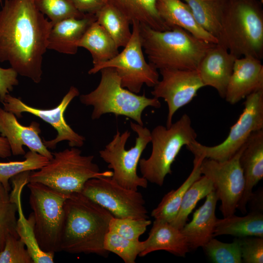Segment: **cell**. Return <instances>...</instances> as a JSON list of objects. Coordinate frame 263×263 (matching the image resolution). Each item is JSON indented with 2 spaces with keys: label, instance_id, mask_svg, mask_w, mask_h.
Segmentation results:
<instances>
[{
  "label": "cell",
  "instance_id": "obj_1",
  "mask_svg": "<svg viewBox=\"0 0 263 263\" xmlns=\"http://www.w3.org/2000/svg\"><path fill=\"white\" fill-rule=\"evenodd\" d=\"M53 23L34 0H5L0 9V62L38 83Z\"/></svg>",
  "mask_w": 263,
  "mask_h": 263
},
{
  "label": "cell",
  "instance_id": "obj_2",
  "mask_svg": "<svg viewBox=\"0 0 263 263\" xmlns=\"http://www.w3.org/2000/svg\"><path fill=\"white\" fill-rule=\"evenodd\" d=\"M64 211L60 251L108 256L103 244L112 213L81 192L70 194Z\"/></svg>",
  "mask_w": 263,
  "mask_h": 263
},
{
  "label": "cell",
  "instance_id": "obj_3",
  "mask_svg": "<svg viewBox=\"0 0 263 263\" xmlns=\"http://www.w3.org/2000/svg\"><path fill=\"white\" fill-rule=\"evenodd\" d=\"M139 32L149 62L159 70H197L203 57L215 45L179 27L158 31L139 23Z\"/></svg>",
  "mask_w": 263,
  "mask_h": 263
},
{
  "label": "cell",
  "instance_id": "obj_4",
  "mask_svg": "<svg viewBox=\"0 0 263 263\" xmlns=\"http://www.w3.org/2000/svg\"><path fill=\"white\" fill-rule=\"evenodd\" d=\"M218 44L237 57H263V10L258 0H227Z\"/></svg>",
  "mask_w": 263,
  "mask_h": 263
},
{
  "label": "cell",
  "instance_id": "obj_5",
  "mask_svg": "<svg viewBox=\"0 0 263 263\" xmlns=\"http://www.w3.org/2000/svg\"><path fill=\"white\" fill-rule=\"evenodd\" d=\"M76 147L52 153L53 157L37 171L31 172L29 183H39L63 193L81 192L89 179L111 177L112 171H100L93 155L85 156Z\"/></svg>",
  "mask_w": 263,
  "mask_h": 263
},
{
  "label": "cell",
  "instance_id": "obj_6",
  "mask_svg": "<svg viewBox=\"0 0 263 263\" xmlns=\"http://www.w3.org/2000/svg\"><path fill=\"white\" fill-rule=\"evenodd\" d=\"M101 79L97 87L91 92L79 96L86 106H93L91 117L99 119L103 114L113 113L123 115L143 126L142 113L148 107L160 108L161 103L156 97L140 95L121 86L120 78L115 69L106 67L101 69Z\"/></svg>",
  "mask_w": 263,
  "mask_h": 263
},
{
  "label": "cell",
  "instance_id": "obj_7",
  "mask_svg": "<svg viewBox=\"0 0 263 263\" xmlns=\"http://www.w3.org/2000/svg\"><path fill=\"white\" fill-rule=\"evenodd\" d=\"M150 136L151 154L148 159L140 158L138 165L142 177L162 186L166 176L171 173V165L181 149L195 140L197 133L190 117L185 113L169 128L155 127Z\"/></svg>",
  "mask_w": 263,
  "mask_h": 263
},
{
  "label": "cell",
  "instance_id": "obj_8",
  "mask_svg": "<svg viewBox=\"0 0 263 263\" xmlns=\"http://www.w3.org/2000/svg\"><path fill=\"white\" fill-rule=\"evenodd\" d=\"M30 193L29 204L35 221V233L44 251H60V244L64 221V204L70 195L44 184H27Z\"/></svg>",
  "mask_w": 263,
  "mask_h": 263
},
{
  "label": "cell",
  "instance_id": "obj_9",
  "mask_svg": "<svg viewBox=\"0 0 263 263\" xmlns=\"http://www.w3.org/2000/svg\"><path fill=\"white\" fill-rule=\"evenodd\" d=\"M131 129L137 134L135 145L126 150L125 145L131 132L121 134L118 131L113 140L99 151L100 157L113 169L112 178L119 185L128 189L138 190L139 187L147 188L148 182L137 173L141 154L151 141L150 131L138 124L130 122Z\"/></svg>",
  "mask_w": 263,
  "mask_h": 263
},
{
  "label": "cell",
  "instance_id": "obj_10",
  "mask_svg": "<svg viewBox=\"0 0 263 263\" xmlns=\"http://www.w3.org/2000/svg\"><path fill=\"white\" fill-rule=\"evenodd\" d=\"M262 129H263V90L254 92L245 97L242 113L231 127L227 137L223 142L214 146H207L195 140L186 147L194 156L224 161L235 155L252 132Z\"/></svg>",
  "mask_w": 263,
  "mask_h": 263
},
{
  "label": "cell",
  "instance_id": "obj_11",
  "mask_svg": "<svg viewBox=\"0 0 263 263\" xmlns=\"http://www.w3.org/2000/svg\"><path fill=\"white\" fill-rule=\"evenodd\" d=\"M131 38L123 50L112 59L93 66L88 71L95 74L106 67L115 69L120 78L121 86L138 94L144 84L153 87L159 81L157 69L148 63L143 54L139 32V22H132Z\"/></svg>",
  "mask_w": 263,
  "mask_h": 263
},
{
  "label": "cell",
  "instance_id": "obj_12",
  "mask_svg": "<svg viewBox=\"0 0 263 263\" xmlns=\"http://www.w3.org/2000/svg\"><path fill=\"white\" fill-rule=\"evenodd\" d=\"M81 193L119 218L149 219L142 194L124 188L111 177L88 180Z\"/></svg>",
  "mask_w": 263,
  "mask_h": 263
},
{
  "label": "cell",
  "instance_id": "obj_13",
  "mask_svg": "<svg viewBox=\"0 0 263 263\" xmlns=\"http://www.w3.org/2000/svg\"><path fill=\"white\" fill-rule=\"evenodd\" d=\"M244 145L228 160L204 158L201 164V174L211 181L221 201L220 210L224 217L235 214L244 191V178L240 163Z\"/></svg>",
  "mask_w": 263,
  "mask_h": 263
},
{
  "label": "cell",
  "instance_id": "obj_14",
  "mask_svg": "<svg viewBox=\"0 0 263 263\" xmlns=\"http://www.w3.org/2000/svg\"><path fill=\"white\" fill-rule=\"evenodd\" d=\"M79 95L78 89L72 86L59 104L51 109L31 107L10 94L6 95L2 103L3 109L14 113L16 117L21 118L23 113H31L50 124L56 131L57 136L54 139L42 140L47 149H55L57 144L62 141H67L71 147H81L84 143L85 138L75 132L67 124L64 117L65 111L69 104Z\"/></svg>",
  "mask_w": 263,
  "mask_h": 263
},
{
  "label": "cell",
  "instance_id": "obj_15",
  "mask_svg": "<svg viewBox=\"0 0 263 263\" xmlns=\"http://www.w3.org/2000/svg\"><path fill=\"white\" fill-rule=\"evenodd\" d=\"M162 79L153 87L151 94L157 98H162L167 102L168 114L166 127L172 124L176 111L188 104L204 87L197 70H160Z\"/></svg>",
  "mask_w": 263,
  "mask_h": 263
},
{
  "label": "cell",
  "instance_id": "obj_16",
  "mask_svg": "<svg viewBox=\"0 0 263 263\" xmlns=\"http://www.w3.org/2000/svg\"><path fill=\"white\" fill-rule=\"evenodd\" d=\"M40 132L38 123L33 121L29 126H23L14 113L0 107V133L7 139L13 155H24L23 146H26L30 150L51 159L52 152L44 145L39 135Z\"/></svg>",
  "mask_w": 263,
  "mask_h": 263
},
{
  "label": "cell",
  "instance_id": "obj_17",
  "mask_svg": "<svg viewBox=\"0 0 263 263\" xmlns=\"http://www.w3.org/2000/svg\"><path fill=\"white\" fill-rule=\"evenodd\" d=\"M252 56L237 58L225 94L226 102L234 105L256 91L263 90V65Z\"/></svg>",
  "mask_w": 263,
  "mask_h": 263
},
{
  "label": "cell",
  "instance_id": "obj_18",
  "mask_svg": "<svg viewBox=\"0 0 263 263\" xmlns=\"http://www.w3.org/2000/svg\"><path fill=\"white\" fill-rule=\"evenodd\" d=\"M30 173L25 171L12 179L13 189L10 193L11 200L18 208V218L16 231L19 238L24 242L33 263H53L55 253L45 252L40 247L35 233V221L32 212L26 218L23 212L21 205V193L23 187L28 183Z\"/></svg>",
  "mask_w": 263,
  "mask_h": 263
},
{
  "label": "cell",
  "instance_id": "obj_19",
  "mask_svg": "<svg viewBox=\"0 0 263 263\" xmlns=\"http://www.w3.org/2000/svg\"><path fill=\"white\" fill-rule=\"evenodd\" d=\"M237 58L224 46L215 44L203 57L197 69L204 87L214 88L224 98Z\"/></svg>",
  "mask_w": 263,
  "mask_h": 263
},
{
  "label": "cell",
  "instance_id": "obj_20",
  "mask_svg": "<svg viewBox=\"0 0 263 263\" xmlns=\"http://www.w3.org/2000/svg\"><path fill=\"white\" fill-rule=\"evenodd\" d=\"M245 186L237 209L246 212V205L253 195L254 187L263 178V129L252 132L244 144L240 157Z\"/></svg>",
  "mask_w": 263,
  "mask_h": 263
},
{
  "label": "cell",
  "instance_id": "obj_21",
  "mask_svg": "<svg viewBox=\"0 0 263 263\" xmlns=\"http://www.w3.org/2000/svg\"><path fill=\"white\" fill-rule=\"evenodd\" d=\"M158 13L169 29L179 27L206 42L217 44V38L197 21L189 6L182 0H156Z\"/></svg>",
  "mask_w": 263,
  "mask_h": 263
},
{
  "label": "cell",
  "instance_id": "obj_22",
  "mask_svg": "<svg viewBox=\"0 0 263 263\" xmlns=\"http://www.w3.org/2000/svg\"><path fill=\"white\" fill-rule=\"evenodd\" d=\"M218 200L215 191L210 192L206 196L203 205L194 212L191 221L187 223L181 230L190 249L203 247L214 237L217 219L215 211Z\"/></svg>",
  "mask_w": 263,
  "mask_h": 263
},
{
  "label": "cell",
  "instance_id": "obj_23",
  "mask_svg": "<svg viewBox=\"0 0 263 263\" xmlns=\"http://www.w3.org/2000/svg\"><path fill=\"white\" fill-rule=\"evenodd\" d=\"M96 20L95 14H86L82 18H69L56 23L49 35L47 49L67 55L75 54L78 42Z\"/></svg>",
  "mask_w": 263,
  "mask_h": 263
},
{
  "label": "cell",
  "instance_id": "obj_24",
  "mask_svg": "<svg viewBox=\"0 0 263 263\" xmlns=\"http://www.w3.org/2000/svg\"><path fill=\"white\" fill-rule=\"evenodd\" d=\"M143 241L144 248L139 257H144L154 251L165 250L184 257L190 249L181 230L164 221L155 220L148 238Z\"/></svg>",
  "mask_w": 263,
  "mask_h": 263
},
{
  "label": "cell",
  "instance_id": "obj_25",
  "mask_svg": "<svg viewBox=\"0 0 263 263\" xmlns=\"http://www.w3.org/2000/svg\"><path fill=\"white\" fill-rule=\"evenodd\" d=\"M77 45L89 51L93 66L108 61L119 53V48L113 39L96 20L88 28Z\"/></svg>",
  "mask_w": 263,
  "mask_h": 263
},
{
  "label": "cell",
  "instance_id": "obj_26",
  "mask_svg": "<svg viewBox=\"0 0 263 263\" xmlns=\"http://www.w3.org/2000/svg\"><path fill=\"white\" fill-rule=\"evenodd\" d=\"M229 235L237 238L255 236L263 238V214L261 211L252 210L244 216L234 214L217 219L214 237Z\"/></svg>",
  "mask_w": 263,
  "mask_h": 263
},
{
  "label": "cell",
  "instance_id": "obj_27",
  "mask_svg": "<svg viewBox=\"0 0 263 263\" xmlns=\"http://www.w3.org/2000/svg\"><path fill=\"white\" fill-rule=\"evenodd\" d=\"M130 21H137L155 30H170L157 12L156 0H108Z\"/></svg>",
  "mask_w": 263,
  "mask_h": 263
},
{
  "label": "cell",
  "instance_id": "obj_28",
  "mask_svg": "<svg viewBox=\"0 0 263 263\" xmlns=\"http://www.w3.org/2000/svg\"><path fill=\"white\" fill-rule=\"evenodd\" d=\"M204 158L194 156L192 170L182 185L175 190H171L162 198L160 203L151 212L155 220L171 223L176 217L184 195L191 184L201 176V164Z\"/></svg>",
  "mask_w": 263,
  "mask_h": 263
},
{
  "label": "cell",
  "instance_id": "obj_29",
  "mask_svg": "<svg viewBox=\"0 0 263 263\" xmlns=\"http://www.w3.org/2000/svg\"><path fill=\"white\" fill-rule=\"evenodd\" d=\"M96 21L113 39L117 46L124 47L130 40L131 24L128 19L108 0L95 14Z\"/></svg>",
  "mask_w": 263,
  "mask_h": 263
},
{
  "label": "cell",
  "instance_id": "obj_30",
  "mask_svg": "<svg viewBox=\"0 0 263 263\" xmlns=\"http://www.w3.org/2000/svg\"><path fill=\"white\" fill-rule=\"evenodd\" d=\"M183 0L189 6L199 23L217 38L227 0Z\"/></svg>",
  "mask_w": 263,
  "mask_h": 263
},
{
  "label": "cell",
  "instance_id": "obj_31",
  "mask_svg": "<svg viewBox=\"0 0 263 263\" xmlns=\"http://www.w3.org/2000/svg\"><path fill=\"white\" fill-rule=\"evenodd\" d=\"M214 190V188L211 181L206 176H201L185 192L178 214L170 224L181 230L198 202Z\"/></svg>",
  "mask_w": 263,
  "mask_h": 263
},
{
  "label": "cell",
  "instance_id": "obj_32",
  "mask_svg": "<svg viewBox=\"0 0 263 263\" xmlns=\"http://www.w3.org/2000/svg\"><path fill=\"white\" fill-rule=\"evenodd\" d=\"M22 161L0 162V183L8 191L11 187L9 180L24 171L38 170L47 164L49 159L35 151H28Z\"/></svg>",
  "mask_w": 263,
  "mask_h": 263
},
{
  "label": "cell",
  "instance_id": "obj_33",
  "mask_svg": "<svg viewBox=\"0 0 263 263\" xmlns=\"http://www.w3.org/2000/svg\"><path fill=\"white\" fill-rule=\"evenodd\" d=\"M104 248L119 256L125 263H135L144 248V241L130 240L109 231L104 240Z\"/></svg>",
  "mask_w": 263,
  "mask_h": 263
},
{
  "label": "cell",
  "instance_id": "obj_34",
  "mask_svg": "<svg viewBox=\"0 0 263 263\" xmlns=\"http://www.w3.org/2000/svg\"><path fill=\"white\" fill-rule=\"evenodd\" d=\"M17 213V205L11 200L9 192L0 183V252L9 236H18L16 231Z\"/></svg>",
  "mask_w": 263,
  "mask_h": 263
},
{
  "label": "cell",
  "instance_id": "obj_35",
  "mask_svg": "<svg viewBox=\"0 0 263 263\" xmlns=\"http://www.w3.org/2000/svg\"><path fill=\"white\" fill-rule=\"evenodd\" d=\"M202 248L208 258L213 263H242L239 238L236 237L231 243H226L213 237Z\"/></svg>",
  "mask_w": 263,
  "mask_h": 263
},
{
  "label": "cell",
  "instance_id": "obj_36",
  "mask_svg": "<svg viewBox=\"0 0 263 263\" xmlns=\"http://www.w3.org/2000/svg\"><path fill=\"white\" fill-rule=\"evenodd\" d=\"M37 9L53 24L69 18H82L86 14L77 10L70 0H34Z\"/></svg>",
  "mask_w": 263,
  "mask_h": 263
},
{
  "label": "cell",
  "instance_id": "obj_37",
  "mask_svg": "<svg viewBox=\"0 0 263 263\" xmlns=\"http://www.w3.org/2000/svg\"><path fill=\"white\" fill-rule=\"evenodd\" d=\"M151 223L149 219L119 218L113 217L109 224V230L125 238L139 240Z\"/></svg>",
  "mask_w": 263,
  "mask_h": 263
},
{
  "label": "cell",
  "instance_id": "obj_38",
  "mask_svg": "<svg viewBox=\"0 0 263 263\" xmlns=\"http://www.w3.org/2000/svg\"><path fill=\"white\" fill-rule=\"evenodd\" d=\"M25 244L18 236H9L0 252V263H33Z\"/></svg>",
  "mask_w": 263,
  "mask_h": 263
},
{
  "label": "cell",
  "instance_id": "obj_39",
  "mask_svg": "<svg viewBox=\"0 0 263 263\" xmlns=\"http://www.w3.org/2000/svg\"><path fill=\"white\" fill-rule=\"evenodd\" d=\"M242 263H263V238L255 236L239 238Z\"/></svg>",
  "mask_w": 263,
  "mask_h": 263
},
{
  "label": "cell",
  "instance_id": "obj_40",
  "mask_svg": "<svg viewBox=\"0 0 263 263\" xmlns=\"http://www.w3.org/2000/svg\"><path fill=\"white\" fill-rule=\"evenodd\" d=\"M18 73L11 67L4 69L0 67V101L11 92L14 87L19 84Z\"/></svg>",
  "mask_w": 263,
  "mask_h": 263
},
{
  "label": "cell",
  "instance_id": "obj_41",
  "mask_svg": "<svg viewBox=\"0 0 263 263\" xmlns=\"http://www.w3.org/2000/svg\"><path fill=\"white\" fill-rule=\"evenodd\" d=\"M76 9L85 14L95 13L108 0H70Z\"/></svg>",
  "mask_w": 263,
  "mask_h": 263
},
{
  "label": "cell",
  "instance_id": "obj_42",
  "mask_svg": "<svg viewBox=\"0 0 263 263\" xmlns=\"http://www.w3.org/2000/svg\"><path fill=\"white\" fill-rule=\"evenodd\" d=\"M11 150L7 139L0 136V158H5L11 156Z\"/></svg>",
  "mask_w": 263,
  "mask_h": 263
},
{
  "label": "cell",
  "instance_id": "obj_43",
  "mask_svg": "<svg viewBox=\"0 0 263 263\" xmlns=\"http://www.w3.org/2000/svg\"><path fill=\"white\" fill-rule=\"evenodd\" d=\"M0 4L2 5V0H0Z\"/></svg>",
  "mask_w": 263,
  "mask_h": 263
},
{
  "label": "cell",
  "instance_id": "obj_44",
  "mask_svg": "<svg viewBox=\"0 0 263 263\" xmlns=\"http://www.w3.org/2000/svg\"><path fill=\"white\" fill-rule=\"evenodd\" d=\"M258 0L262 2L263 0Z\"/></svg>",
  "mask_w": 263,
  "mask_h": 263
}]
</instances>
